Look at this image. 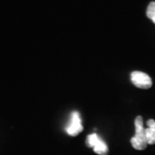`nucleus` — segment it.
<instances>
[{"mask_svg": "<svg viewBox=\"0 0 155 155\" xmlns=\"http://www.w3.org/2000/svg\"><path fill=\"white\" fill-rule=\"evenodd\" d=\"M134 126H135V134L131 138L130 142L134 149H146L148 144L146 138V132H145V127L143 125L142 116H139L135 118Z\"/></svg>", "mask_w": 155, "mask_h": 155, "instance_id": "nucleus-1", "label": "nucleus"}, {"mask_svg": "<svg viewBox=\"0 0 155 155\" xmlns=\"http://www.w3.org/2000/svg\"><path fill=\"white\" fill-rule=\"evenodd\" d=\"M147 17L155 23V2H151L147 6Z\"/></svg>", "mask_w": 155, "mask_h": 155, "instance_id": "nucleus-6", "label": "nucleus"}, {"mask_svg": "<svg viewBox=\"0 0 155 155\" xmlns=\"http://www.w3.org/2000/svg\"><path fill=\"white\" fill-rule=\"evenodd\" d=\"M93 151L98 155H107L109 153V148L104 140L99 138L93 147Z\"/></svg>", "mask_w": 155, "mask_h": 155, "instance_id": "nucleus-5", "label": "nucleus"}, {"mask_svg": "<svg viewBox=\"0 0 155 155\" xmlns=\"http://www.w3.org/2000/svg\"><path fill=\"white\" fill-rule=\"evenodd\" d=\"M148 127L145 128L146 138L148 145L155 144V121L153 119H150L147 122Z\"/></svg>", "mask_w": 155, "mask_h": 155, "instance_id": "nucleus-4", "label": "nucleus"}, {"mask_svg": "<svg viewBox=\"0 0 155 155\" xmlns=\"http://www.w3.org/2000/svg\"><path fill=\"white\" fill-rule=\"evenodd\" d=\"M84 127L81 122V118L78 111H73L71 114L69 124L66 127L67 133L71 136H76L83 131Z\"/></svg>", "mask_w": 155, "mask_h": 155, "instance_id": "nucleus-3", "label": "nucleus"}, {"mask_svg": "<svg viewBox=\"0 0 155 155\" xmlns=\"http://www.w3.org/2000/svg\"><path fill=\"white\" fill-rule=\"evenodd\" d=\"M131 81L136 87L140 89H149L153 85L152 78L143 72L134 71L130 75Z\"/></svg>", "mask_w": 155, "mask_h": 155, "instance_id": "nucleus-2", "label": "nucleus"}, {"mask_svg": "<svg viewBox=\"0 0 155 155\" xmlns=\"http://www.w3.org/2000/svg\"><path fill=\"white\" fill-rule=\"evenodd\" d=\"M100 137L96 133L91 134H90L87 136V139H86V145H87V147H91V148H93V147L96 144V142L98 140V139Z\"/></svg>", "mask_w": 155, "mask_h": 155, "instance_id": "nucleus-7", "label": "nucleus"}]
</instances>
